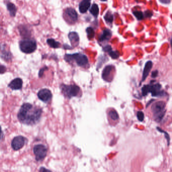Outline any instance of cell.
Segmentation results:
<instances>
[{
	"instance_id": "cell-6",
	"label": "cell",
	"mask_w": 172,
	"mask_h": 172,
	"mask_svg": "<svg viewBox=\"0 0 172 172\" xmlns=\"http://www.w3.org/2000/svg\"><path fill=\"white\" fill-rule=\"evenodd\" d=\"M60 87L64 96L69 99L77 96L80 91L79 87L75 85H66L65 84H62Z\"/></svg>"
},
{
	"instance_id": "cell-11",
	"label": "cell",
	"mask_w": 172,
	"mask_h": 172,
	"mask_svg": "<svg viewBox=\"0 0 172 172\" xmlns=\"http://www.w3.org/2000/svg\"><path fill=\"white\" fill-rule=\"evenodd\" d=\"M0 57L6 62L10 61L13 57L10 51L6 50L5 44H0Z\"/></svg>"
},
{
	"instance_id": "cell-37",
	"label": "cell",
	"mask_w": 172,
	"mask_h": 172,
	"mask_svg": "<svg viewBox=\"0 0 172 172\" xmlns=\"http://www.w3.org/2000/svg\"><path fill=\"white\" fill-rule=\"evenodd\" d=\"M100 1H102V2H106V1H107V0H100Z\"/></svg>"
},
{
	"instance_id": "cell-7",
	"label": "cell",
	"mask_w": 172,
	"mask_h": 172,
	"mask_svg": "<svg viewBox=\"0 0 172 172\" xmlns=\"http://www.w3.org/2000/svg\"><path fill=\"white\" fill-rule=\"evenodd\" d=\"M63 18L68 24H74L78 20V14L73 8H67L64 11Z\"/></svg>"
},
{
	"instance_id": "cell-30",
	"label": "cell",
	"mask_w": 172,
	"mask_h": 172,
	"mask_svg": "<svg viewBox=\"0 0 172 172\" xmlns=\"http://www.w3.org/2000/svg\"><path fill=\"white\" fill-rule=\"evenodd\" d=\"M48 67H43V68L40 70L39 72V75L40 78L42 77L43 75V73H44L45 70H48Z\"/></svg>"
},
{
	"instance_id": "cell-35",
	"label": "cell",
	"mask_w": 172,
	"mask_h": 172,
	"mask_svg": "<svg viewBox=\"0 0 172 172\" xmlns=\"http://www.w3.org/2000/svg\"><path fill=\"white\" fill-rule=\"evenodd\" d=\"M4 138V135L2 130L1 126H0V140H3Z\"/></svg>"
},
{
	"instance_id": "cell-21",
	"label": "cell",
	"mask_w": 172,
	"mask_h": 172,
	"mask_svg": "<svg viewBox=\"0 0 172 172\" xmlns=\"http://www.w3.org/2000/svg\"><path fill=\"white\" fill-rule=\"evenodd\" d=\"M89 12L91 15L96 18L99 14V8L98 5L96 3L93 4L91 8H90Z\"/></svg>"
},
{
	"instance_id": "cell-10",
	"label": "cell",
	"mask_w": 172,
	"mask_h": 172,
	"mask_svg": "<svg viewBox=\"0 0 172 172\" xmlns=\"http://www.w3.org/2000/svg\"><path fill=\"white\" fill-rule=\"evenodd\" d=\"M38 98L42 102L47 103L51 101L52 95L51 91L48 89H43L38 93Z\"/></svg>"
},
{
	"instance_id": "cell-5",
	"label": "cell",
	"mask_w": 172,
	"mask_h": 172,
	"mask_svg": "<svg viewBox=\"0 0 172 172\" xmlns=\"http://www.w3.org/2000/svg\"><path fill=\"white\" fill-rule=\"evenodd\" d=\"M19 47L22 53L30 54L36 50L37 44L35 39L26 38L20 41Z\"/></svg>"
},
{
	"instance_id": "cell-14",
	"label": "cell",
	"mask_w": 172,
	"mask_h": 172,
	"mask_svg": "<svg viewBox=\"0 0 172 172\" xmlns=\"http://www.w3.org/2000/svg\"><path fill=\"white\" fill-rule=\"evenodd\" d=\"M112 33L109 29H105L99 37V41L100 42H108L111 39Z\"/></svg>"
},
{
	"instance_id": "cell-33",
	"label": "cell",
	"mask_w": 172,
	"mask_h": 172,
	"mask_svg": "<svg viewBox=\"0 0 172 172\" xmlns=\"http://www.w3.org/2000/svg\"><path fill=\"white\" fill-rule=\"evenodd\" d=\"M39 172H52V171H50L49 170L47 169L45 167H41L39 169Z\"/></svg>"
},
{
	"instance_id": "cell-16",
	"label": "cell",
	"mask_w": 172,
	"mask_h": 172,
	"mask_svg": "<svg viewBox=\"0 0 172 172\" xmlns=\"http://www.w3.org/2000/svg\"><path fill=\"white\" fill-rule=\"evenodd\" d=\"M91 5V0H83L79 5V11L81 14L86 13Z\"/></svg>"
},
{
	"instance_id": "cell-29",
	"label": "cell",
	"mask_w": 172,
	"mask_h": 172,
	"mask_svg": "<svg viewBox=\"0 0 172 172\" xmlns=\"http://www.w3.org/2000/svg\"><path fill=\"white\" fill-rule=\"evenodd\" d=\"M7 70V68L3 64H0V74L4 73Z\"/></svg>"
},
{
	"instance_id": "cell-23",
	"label": "cell",
	"mask_w": 172,
	"mask_h": 172,
	"mask_svg": "<svg viewBox=\"0 0 172 172\" xmlns=\"http://www.w3.org/2000/svg\"><path fill=\"white\" fill-rule=\"evenodd\" d=\"M87 35L88 36V38L89 39H93L94 38V35H95V32H94L93 29L91 27H89L87 28L86 29Z\"/></svg>"
},
{
	"instance_id": "cell-17",
	"label": "cell",
	"mask_w": 172,
	"mask_h": 172,
	"mask_svg": "<svg viewBox=\"0 0 172 172\" xmlns=\"http://www.w3.org/2000/svg\"><path fill=\"white\" fill-rule=\"evenodd\" d=\"M153 63L151 61H147L144 67L143 72L142 73V82L145 81L150 73L151 69L153 67Z\"/></svg>"
},
{
	"instance_id": "cell-18",
	"label": "cell",
	"mask_w": 172,
	"mask_h": 172,
	"mask_svg": "<svg viewBox=\"0 0 172 172\" xmlns=\"http://www.w3.org/2000/svg\"><path fill=\"white\" fill-rule=\"evenodd\" d=\"M113 66L109 65L106 67L102 72V78L105 81H108L111 73L113 70Z\"/></svg>"
},
{
	"instance_id": "cell-3",
	"label": "cell",
	"mask_w": 172,
	"mask_h": 172,
	"mask_svg": "<svg viewBox=\"0 0 172 172\" xmlns=\"http://www.w3.org/2000/svg\"><path fill=\"white\" fill-rule=\"evenodd\" d=\"M64 60L69 63L75 61L78 66L82 67H86L88 64V58L85 54L81 53L65 54Z\"/></svg>"
},
{
	"instance_id": "cell-2",
	"label": "cell",
	"mask_w": 172,
	"mask_h": 172,
	"mask_svg": "<svg viewBox=\"0 0 172 172\" xmlns=\"http://www.w3.org/2000/svg\"><path fill=\"white\" fill-rule=\"evenodd\" d=\"M150 93L153 97H164L166 95L165 91L162 90V86L159 83L144 86L142 88V96H147Z\"/></svg>"
},
{
	"instance_id": "cell-32",
	"label": "cell",
	"mask_w": 172,
	"mask_h": 172,
	"mask_svg": "<svg viewBox=\"0 0 172 172\" xmlns=\"http://www.w3.org/2000/svg\"><path fill=\"white\" fill-rule=\"evenodd\" d=\"M144 14H145V16L146 17L150 18V17H151L153 16V12H151L150 11H146Z\"/></svg>"
},
{
	"instance_id": "cell-4",
	"label": "cell",
	"mask_w": 172,
	"mask_h": 172,
	"mask_svg": "<svg viewBox=\"0 0 172 172\" xmlns=\"http://www.w3.org/2000/svg\"><path fill=\"white\" fill-rule=\"evenodd\" d=\"M166 103L164 101H158L153 104L151 106V111L154 120L160 122L166 113Z\"/></svg>"
},
{
	"instance_id": "cell-26",
	"label": "cell",
	"mask_w": 172,
	"mask_h": 172,
	"mask_svg": "<svg viewBox=\"0 0 172 172\" xmlns=\"http://www.w3.org/2000/svg\"><path fill=\"white\" fill-rule=\"evenodd\" d=\"M109 54L113 59H117L119 57V54L117 51H113L112 50L109 52Z\"/></svg>"
},
{
	"instance_id": "cell-8",
	"label": "cell",
	"mask_w": 172,
	"mask_h": 172,
	"mask_svg": "<svg viewBox=\"0 0 172 172\" xmlns=\"http://www.w3.org/2000/svg\"><path fill=\"white\" fill-rule=\"evenodd\" d=\"M33 153L35 156L36 161H42L45 159L47 154L48 150L46 147L43 144H37L33 148Z\"/></svg>"
},
{
	"instance_id": "cell-34",
	"label": "cell",
	"mask_w": 172,
	"mask_h": 172,
	"mask_svg": "<svg viewBox=\"0 0 172 172\" xmlns=\"http://www.w3.org/2000/svg\"><path fill=\"white\" fill-rule=\"evenodd\" d=\"M158 75V71L157 70H154L151 73V77L153 78H156Z\"/></svg>"
},
{
	"instance_id": "cell-20",
	"label": "cell",
	"mask_w": 172,
	"mask_h": 172,
	"mask_svg": "<svg viewBox=\"0 0 172 172\" xmlns=\"http://www.w3.org/2000/svg\"><path fill=\"white\" fill-rule=\"evenodd\" d=\"M103 18H104V19H105V21L107 23V24L109 25H112L113 20H114V15L112 13L111 11H109L106 12V14L103 17Z\"/></svg>"
},
{
	"instance_id": "cell-19",
	"label": "cell",
	"mask_w": 172,
	"mask_h": 172,
	"mask_svg": "<svg viewBox=\"0 0 172 172\" xmlns=\"http://www.w3.org/2000/svg\"><path fill=\"white\" fill-rule=\"evenodd\" d=\"M6 6L11 16L15 17L16 14L17 10L15 5L13 3L8 2L6 4Z\"/></svg>"
},
{
	"instance_id": "cell-1",
	"label": "cell",
	"mask_w": 172,
	"mask_h": 172,
	"mask_svg": "<svg viewBox=\"0 0 172 172\" xmlns=\"http://www.w3.org/2000/svg\"><path fill=\"white\" fill-rule=\"evenodd\" d=\"M42 109L32 104L24 103L17 114L19 121L27 125H34L39 122L42 115Z\"/></svg>"
},
{
	"instance_id": "cell-22",
	"label": "cell",
	"mask_w": 172,
	"mask_h": 172,
	"mask_svg": "<svg viewBox=\"0 0 172 172\" xmlns=\"http://www.w3.org/2000/svg\"><path fill=\"white\" fill-rule=\"evenodd\" d=\"M46 42H47L48 45H49V47H51L52 48H59L60 45H61L60 42H58V41H56L55 39H52V38H49V39H47Z\"/></svg>"
},
{
	"instance_id": "cell-9",
	"label": "cell",
	"mask_w": 172,
	"mask_h": 172,
	"mask_svg": "<svg viewBox=\"0 0 172 172\" xmlns=\"http://www.w3.org/2000/svg\"><path fill=\"white\" fill-rule=\"evenodd\" d=\"M26 138L19 135L14 138L11 142V146L14 151H18L22 148L27 141Z\"/></svg>"
},
{
	"instance_id": "cell-13",
	"label": "cell",
	"mask_w": 172,
	"mask_h": 172,
	"mask_svg": "<svg viewBox=\"0 0 172 172\" xmlns=\"http://www.w3.org/2000/svg\"><path fill=\"white\" fill-rule=\"evenodd\" d=\"M23 81L21 78H15L9 84L8 87L13 90H21L22 88Z\"/></svg>"
},
{
	"instance_id": "cell-36",
	"label": "cell",
	"mask_w": 172,
	"mask_h": 172,
	"mask_svg": "<svg viewBox=\"0 0 172 172\" xmlns=\"http://www.w3.org/2000/svg\"><path fill=\"white\" fill-rule=\"evenodd\" d=\"M159 1L160 2V3H163V4H169L171 2V0H159Z\"/></svg>"
},
{
	"instance_id": "cell-12",
	"label": "cell",
	"mask_w": 172,
	"mask_h": 172,
	"mask_svg": "<svg viewBox=\"0 0 172 172\" xmlns=\"http://www.w3.org/2000/svg\"><path fill=\"white\" fill-rule=\"evenodd\" d=\"M18 30L19 31L20 35L24 39L30 38L31 34H32V32L29 26H27L26 25H20L18 26Z\"/></svg>"
},
{
	"instance_id": "cell-25",
	"label": "cell",
	"mask_w": 172,
	"mask_h": 172,
	"mask_svg": "<svg viewBox=\"0 0 172 172\" xmlns=\"http://www.w3.org/2000/svg\"><path fill=\"white\" fill-rule=\"evenodd\" d=\"M109 115L110 117L113 120H117L119 119V118L118 113L115 110H111L110 111Z\"/></svg>"
},
{
	"instance_id": "cell-31",
	"label": "cell",
	"mask_w": 172,
	"mask_h": 172,
	"mask_svg": "<svg viewBox=\"0 0 172 172\" xmlns=\"http://www.w3.org/2000/svg\"><path fill=\"white\" fill-rule=\"evenodd\" d=\"M103 51H105V52H110L112 50V47L110 46V45H106V47H104L103 48Z\"/></svg>"
},
{
	"instance_id": "cell-28",
	"label": "cell",
	"mask_w": 172,
	"mask_h": 172,
	"mask_svg": "<svg viewBox=\"0 0 172 172\" xmlns=\"http://www.w3.org/2000/svg\"><path fill=\"white\" fill-rule=\"evenodd\" d=\"M137 117L138 120L141 121V122L143 121L144 115V113H143V112H142V111H138L137 113Z\"/></svg>"
},
{
	"instance_id": "cell-27",
	"label": "cell",
	"mask_w": 172,
	"mask_h": 172,
	"mask_svg": "<svg viewBox=\"0 0 172 172\" xmlns=\"http://www.w3.org/2000/svg\"><path fill=\"white\" fill-rule=\"evenodd\" d=\"M157 129L160 132L164 133L165 134V138H166L167 139V141H168V145H169L170 144V138L169 135V134H168L167 132H166L164 130H162V129L160 128H159V127H157Z\"/></svg>"
},
{
	"instance_id": "cell-24",
	"label": "cell",
	"mask_w": 172,
	"mask_h": 172,
	"mask_svg": "<svg viewBox=\"0 0 172 172\" xmlns=\"http://www.w3.org/2000/svg\"><path fill=\"white\" fill-rule=\"evenodd\" d=\"M133 14L138 20H141L144 18V14L141 11H133Z\"/></svg>"
},
{
	"instance_id": "cell-15",
	"label": "cell",
	"mask_w": 172,
	"mask_h": 172,
	"mask_svg": "<svg viewBox=\"0 0 172 172\" xmlns=\"http://www.w3.org/2000/svg\"><path fill=\"white\" fill-rule=\"evenodd\" d=\"M68 38L73 47H77L78 45L79 37L77 32L74 31L70 32L68 34Z\"/></svg>"
}]
</instances>
